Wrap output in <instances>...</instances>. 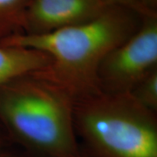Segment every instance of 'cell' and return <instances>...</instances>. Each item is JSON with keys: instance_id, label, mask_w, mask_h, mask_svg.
I'll list each match as a JSON object with an SVG mask.
<instances>
[{"instance_id": "7a4b0ae2", "label": "cell", "mask_w": 157, "mask_h": 157, "mask_svg": "<svg viewBox=\"0 0 157 157\" xmlns=\"http://www.w3.org/2000/svg\"><path fill=\"white\" fill-rule=\"evenodd\" d=\"M73 110L71 96L37 73L0 86V125L25 157H85Z\"/></svg>"}, {"instance_id": "8992f818", "label": "cell", "mask_w": 157, "mask_h": 157, "mask_svg": "<svg viewBox=\"0 0 157 157\" xmlns=\"http://www.w3.org/2000/svg\"><path fill=\"white\" fill-rule=\"evenodd\" d=\"M51 62L44 52L0 45V86L19 76L43 70Z\"/></svg>"}, {"instance_id": "52a82bcc", "label": "cell", "mask_w": 157, "mask_h": 157, "mask_svg": "<svg viewBox=\"0 0 157 157\" xmlns=\"http://www.w3.org/2000/svg\"><path fill=\"white\" fill-rule=\"evenodd\" d=\"M31 0H0V43L23 33L24 18Z\"/></svg>"}, {"instance_id": "5b68a950", "label": "cell", "mask_w": 157, "mask_h": 157, "mask_svg": "<svg viewBox=\"0 0 157 157\" xmlns=\"http://www.w3.org/2000/svg\"><path fill=\"white\" fill-rule=\"evenodd\" d=\"M109 6L100 0H31L22 34L43 35L87 22Z\"/></svg>"}, {"instance_id": "8fae6325", "label": "cell", "mask_w": 157, "mask_h": 157, "mask_svg": "<svg viewBox=\"0 0 157 157\" xmlns=\"http://www.w3.org/2000/svg\"><path fill=\"white\" fill-rule=\"evenodd\" d=\"M11 142L8 136L6 135V131L4 130V128L1 127L0 125V148H3L5 147L6 145H7V143Z\"/></svg>"}, {"instance_id": "ba28073f", "label": "cell", "mask_w": 157, "mask_h": 157, "mask_svg": "<svg viewBox=\"0 0 157 157\" xmlns=\"http://www.w3.org/2000/svg\"><path fill=\"white\" fill-rule=\"evenodd\" d=\"M129 94L141 106L157 113V68L141 78Z\"/></svg>"}, {"instance_id": "277c9868", "label": "cell", "mask_w": 157, "mask_h": 157, "mask_svg": "<svg viewBox=\"0 0 157 157\" xmlns=\"http://www.w3.org/2000/svg\"><path fill=\"white\" fill-rule=\"evenodd\" d=\"M157 68V14L144 15L140 28L113 48L98 68L99 87L105 94H126Z\"/></svg>"}, {"instance_id": "9c48e42d", "label": "cell", "mask_w": 157, "mask_h": 157, "mask_svg": "<svg viewBox=\"0 0 157 157\" xmlns=\"http://www.w3.org/2000/svg\"><path fill=\"white\" fill-rule=\"evenodd\" d=\"M110 6H122L138 11L141 15H146L140 5L139 0H100Z\"/></svg>"}, {"instance_id": "3957f363", "label": "cell", "mask_w": 157, "mask_h": 157, "mask_svg": "<svg viewBox=\"0 0 157 157\" xmlns=\"http://www.w3.org/2000/svg\"><path fill=\"white\" fill-rule=\"evenodd\" d=\"M73 119L85 157H157V113L129 93L77 101Z\"/></svg>"}, {"instance_id": "7c38bea8", "label": "cell", "mask_w": 157, "mask_h": 157, "mask_svg": "<svg viewBox=\"0 0 157 157\" xmlns=\"http://www.w3.org/2000/svg\"><path fill=\"white\" fill-rule=\"evenodd\" d=\"M0 157H21L17 155L16 154L9 151L7 149H5V147L0 148Z\"/></svg>"}, {"instance_id": "6da1fadb", "label": "cell", "mask_w": 157, "mask_h": 157, "mask_svg": "<svg viewBox=\"0 0 157 157\" xmlns=\"http://www.w3.org/2000/svg\"><path fill=\"white\" fill-rule=\"evenodd\" d=\"M143 16L127 7L109 6L87 22L43 35L20 34L0 45L46 53L51 64L36 73L59 86L75 103L101 93L97 78L100 64L109 52L140 28Z\"/></svg>"}, {"instance_id": "30bf717a", "label": "cell", "mask_w": 157, "mask_h": 157, "mask_svg": "<svg viewBox=\"0 0 157 157\" xmlns=\"http://www.w3.org/2000/svg\"><path fill=\"white\" fill-rule=\"evenodd\" d=\"M139 2L146 15H156L157 0H139Z\"/></svg>"}]
</instances>
